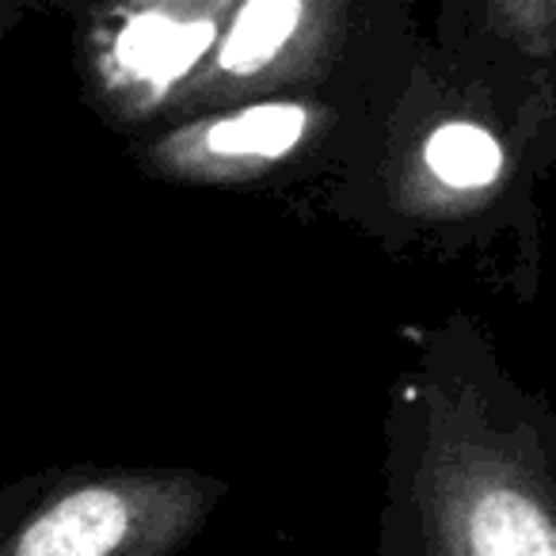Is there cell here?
Returning <instances> with one entry per match:
<instances>
[{"mask_svg": "<svg viewBox=\"0 0 556 556\" xmlns=\"http://www.w3.org/2000/svg\"><path fill=\"white\" fill-rule=\"evenodd\" d=\"M556 161V77L472 35H419L374 130L320 184L325 210L389 252L465 255L515 237L538 270V194Z\"/></svg>", "mask_w": 556, "mask_h": 556, "instance_id": "6da1fadb", "label": "cell"}, {"mask_svg": "<svg viewBox=\"0 0 556 556\" xmlns=\"http://www.w3.org/2000/svg\"><path fill=\"white\" fill-rule=\"evenodd\" d=\"M386 408L378 556H556V412L472 313L412 332Z\"/></svg>", "mask_w": 556, "mask_h": 556, "instance_id": "7a4b0ae2", "label": "cell"}, {"mask_svg": "<svg viewBox=\"0 0 556 556\" xmlns=\"http://www.w3.org/2000/svg\"><path fill=\"white\" fill-rule=\"evenodd\" d=\"M416 42L332 85L255 96L141 130L126 156L156 184L199 191L320 187L374 130Z\"/></svg>", "mask_w": 556, "mask_h": 556, "instance_id": "3957f363", "label": "cell"}, {"mask_svg": "<svg viewBox=\"0 0 556 556\" xmlns=\"http://www.w3.org/2000/svg\"><path fill=\"white\" fill-rule=\"evenodd\" d=\"M225 500L229 480L176 465L39 472L0 526V556H179Z\"/></svg>", "mask_w": 556, "mask_h": 556, "instance_id": "277c9868", "label": "cell"}, {"mask_svg": "<svg viewBox=\"0 0 556 556\" xmlns=\"http://www.w3.org/2000/svg\"><path fill=\"white\" fill-rule=\"evenodd\" d=\"M240 0H88L73 16L85 103L115 134L164 126Z\"/></svg>", "mask_w": 556, "mask_h": 556, "instance_id": "5b68a950", "label": "cell"}, {"mask_svg": "<svg viewBox=\"0 0 556 556\" xmlns=\"http://www.w3.org/2000/svg\"><path fill=\"white\" fill-rule=\"evenodd\" d=\"M434 31L480 39L541 77H556V0H442Z\"/></svg>", "mask_w": 556, "mask_h": 556, "instance_id": "8992f818", "label": "cell"}, {"mask_svg": "<svg viewBox=\"0 0 556 556\" xmlns=\"http://www.w3.org/2000/svg\"><path fill=\"white\" fill-rule=\"evenodd\" d=\"M88 0H0V39L35 16H77Z\"/></svg>", "mask_w": 556, "mask_h": 556, "instance_id": "52a82bcc", "label": "cell"}, {"mask_svg": "<svg viewBox=\"0 0 556 556\" xmlns=\"http://www.w3.org/2000/svg\"><path fill=\"white\" fill-rule=\"evenodd\" d=\"M35 477H39V472H27V477L9 480V472H4V465H0V526L9 522L12 510H16L20 503H24V495L31 492Z\"/></svg>", "mask_w": 556, "mask_h": 556, "instance_id": "ba28073f", "label": "cell"}]
</instances>
